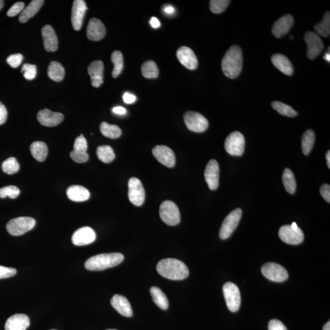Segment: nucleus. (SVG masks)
Instances as JSON below:
<instances>
[{
	"label": "nucleus",
	"instance_id": "obj_16",
	"mask_svg": "<svg viewBox=\"0 0 330 330\" xmlns=\"http://www.w3.org/2000/svg\"><path fill=\"white\" fill-rule=\"evenodd\" d=\"M96 238L95 231L90 227L85 226L76 230L72 235V241L76 246H85L94 242Z\"/></svg>",
	"mask_w": 330,
	"mask_h": 330
},
{
	"label": "nucleus",
	"instance_id": "obj_36",
	"mask_svg": "<svg viewBox=\"0 0 330 330\" xmlns=\"http://www.w3.org/2000/svg\"><path fill=\"white\" fill-rule=\"evenodd\" d=\"M97 155L100 160L105 163H110L115 158L113 148L110 146L103 145L97 149Z\"/></svg>",
	"mask_w": 330,
	"mask_h": 330
},
{
	"label": "nucleus",
	"instance_id": "obj_39",
	"mask_svg": "<svg viewBox=\"0 0 330 330\" xmlns=\"http://www.w3.org/2000/svg\"><path fill=\"white\" fill-rule=\"evenodd\" d=\"M272 106L273 109L278 111L279 114L287 117H295L297 116L298 113L294 110L291 106L284 104V103L275 101L272 102Z\"/></svg>",
	"mask_w": 330,
	"mask_h": 330
},
{
	"label": "nucleus",
	"instance_id": "obj_57",
	"mask_svg": "<svg viewBox=\"0 0 330 330\" xmlns=\"http://www.w3.org/2000/svg\"><path fill=\"white\" fill-rule=\"evenodd\" d=\"M323 58H324V59H325V60L326 61H328V63H329V61H330L329 49V51H328V52L326 53V54H325V55H324Z\"/></svg>",
	"mask_w": 330,
	"mask_h": 330
},
{
	"label": "nucleus",
	"instance_id": "obj_46",
	"mask_svg": "<svg viewBox=\"0 0 330 330\" xmlns=\"http://www.w3.org/2000/svg\"><path fill=\"white\" fill-rule=\"evenodd\" d=\"M70 157L76 163H84L89 159V155L87 152L80 153L72 151L70 153Z\"/></svg>",
	"mask_w": 330,
	"mask_h": 330
},
{
	"label": "nucleus",
	"instance_id": "obj_61",
	"mask_svg": "<svg viewBox=\"0 0 330 330\" xmlns=\"http://www.w3.org/2000/svg\"><path fill=\"white\" fill-rule=\"evenodd\" d=\"M107 330H117V329H107Z\"/></svg>",
	"mask_w": 330,
	"mask_h": 330
},
{
	"label": "nucleus",
	"instance_id": "obj_35",
	"mask_svg": "<svg viewBox=\"0 0 330 330\" xmlns=\"http://www.w3.org/2000/svg\"><path fill=\"white\" fill-rule=\"evenodd\" d=\"M315 142V134L311 129L308 130L303 135L302 140V148L303 154L306 155L309 154Z\"/></svg>",
	"mask_w": 330,
	"mask_h": 330
},
{
	"label": "nucleus",
	"instance_id": "obj_3",
	"mask_svg": "<svg viewBox=\"0 0 330 330\" xmlns=\"http://www.w3.org/2000/svg\"><path fill=\"white\" fill-rule=\"evenodd\" d=\"M123 259V255L119 253L97 255L88 259L85 266L88 270L101 271L117 266Z\"/></svg>",
	"mask_w": 330,
	"mask_h": 330
},
{
	"label": "nucleus",
	"instance_id": "obj_2",
	"mask_svg": "<svg viewBox=\"0 0 330 330\" xmlns=\"http://www.w3.org/2000/svg\"><path fill=\"white\" fill-rule=\"evenodd\" d=\"M243 66V54L240 47L232 46L226 53L222 62V68L227 77L234 79L239 75Z\"/></svg>",
	"mask_w": 330,
	"mask_h": 330
},
{
	"label": "nucleus",
	"instance_id": "obj_55",
	"mask_svg": "<svg viewBox=\"0 0 330 330\" xmlns=\"http://www.w3.org/2000/svg\"><path fill=\"white\" fill-rule=\"evenodd\" d=\"M164 11L165 13L168 14H172L175 13V10L172 6H168L164 9Z\"/></svg>",
	"mask_w": 330,
	"mask_h": 330
},
{
	"label": "nucleus",
	"instance_id": "obj_15",
	"mask_svg": "<svg viewBox=\"0 0 330 330\" xmlns=\"http://www.w3.org/2000/svg\"><path fill=\"white\" fill-rule=\"evenodd\" d=\"M204 177L209 188L212 190L217 189L219 185L220 167L218 162L212 159L205 167Z\"/></svg>",
	"mask_w": 330,
	"mask_h": 330
},
{
	"label": "nucleus",
	"instance_id": "obj_25",
	"mask_svg": "<svg viewBox=\"0 0 330 330\" xmlns=\"http://www.w3.org/2000/svg\"><path fill=\"white\" fill-rule=\"evenodd\" d=\"M111 304L120 314L125 317H132L133 315L132 306L128 299L119 294L114 295L111 300Z\"/></svg>",
	"mask_w": 330,
	"mask_h": 330
},
{
	"label": "nucleus",
	"instance_id": "obj_56",
	"mask_svg": "<svg viewBox=\"0 0 330 330\" xmlns=\"http://www.w3.org/2000/svg\"><path fill=\"white\" fill-rule=\"evenodd\" d=\"M326 158L327 160V165H328L329 169H330V151H328L326 153Z\"/></svg>",
	"mask_w": 330,
	"mask_h": 330
},
{
	"label": "nucleus",
	"instance_id": "obj_4",
	"mask_svg": "<svg viewBox=\"0 0 330 330\" xmlns=\"http://www.w3.org/2000/svg\"><path fill=\"white\" fill-rule=\"evenodd\" d=\"M36 225V221L31 217H22L11 220L7 225L9 233L14 236H19L30 231Z\"/></svg>",
	"mask_w": 330,
	"mask_h": 330
},
{
	"label": "nucleus",
	"instance_id": "obj_28",
	"mask_svg": "<svg viewBox=\"0 0 330 330\" xmlns=\"http://www.w3.org/2000/svg\"><path fill=\"white\" fill-rule=\"evenodd\" d=\"M44 1L43 0H33L31 2L27 7L24 8L19 17V22L20 23H25L32 17L35 16L38 11L40 10L43 5Z\"/></svg>",
	"mask_w": 330,
	"mask_h": 330
},
{
	"label": "nucleus",
	"instance_id": "obj_48",
	"mask_svg": "<svg viewBox=\"0 0 330 330\" xmlns=\"http://www.w3.org/2000/svg\"><path fill=\"white\" fill-rule=\"evenodd\" d=\"M17 273V270L14 268L0 266V279L10 278Z\"/></svg>",
	"mask_w": 330,
	"mask_h": 330
},
{
	"label": "nucleus",
	"instance_id": "obj_60",
	"mask_svg": "<svg viewBox=\"0 0 330 330\" xmlns=\"http://www.w3.org/2000/svg\"><path fill=\"white\" fill-rule=\"evenodd\" d=\"M294 39L293 36H291V39Z\"/></svg>",
	"mask_w": 330,
	"mask_h": 330
},
{
	"label": "nucleus",
	"instance_id": "obj_58",
	"mask_svg": "<svg viewBox=\"0 0 330 330\" xmlns=\"http://www.w3.org/2000/svg\"><path fill=\"white\" fill-rule=\"evenodd\" d=\"M323 330H330V322L328 321L325 325H324Z\"/></svg>",
	"mask_w": 330,
	"mask_h": 330
},
{
	"label": "nucleus",
	"instance_id": "obj_24",
	"mask_svg": "<svg viewBox=\"0 0 330 330\" xmlns=\"http://www.w3.org/2000/svg\"><path fill=\"white\" fill-rule=\"evenodd\" d=\"M30 324L25 314H16L11 316L5 323V330H26Z\"/></svg>",
	"mask_w": 330,
	"mask_h": 330
},
{
	"label": "nucleus",
	"instance_id": "obj_31",
	"mask_svg": "<svg viewBox=\"0 0 330 330\" xmlns=\"http://www.w3.org/2000/svg\"><path fill=\"white\" fill-rule=\"evenodd\" d=\"M47 73L52 80L60 82L64 78L65 70L61 63L57 61H52L49 65Z\"/></svg>",
	"mask_w": 330,
	"mask_h": 330
},
{
	"label": "nucleus",
	"instance_id": "obj_47",
	"mask_svg": "<svg viewBox=\"0 0 330 330\" xmlns=\"http://www.w3.org/2000/svg\"><path fill=\"white\" fill-rule=\"evenodd\" d=\"M23 55L20 54L10 55L7 58V63L13 68L18 67L23 61Z\"/></svg>",
	"mask_w": 330,
	"mask_h": 330
},
{
	"label": "nucleus",
	"instance_id": "obj_23",
	"mask_svg": "<svg viewBox=\"0 0 330 330\" xmlns=\"http://www.w3.org/2000/svg\"><path fill=\"white\" fill-rule=\"evenodd\" d=\"M294 24V18L291 14H286L274 23L272 31L274 36L280 38L285 36Z\"/></svg>",
	"mask_w": 330,
	"mask_h": 330
},
{
	"label": "nucleus",
	"instance_id": "obj_5",
	"mask_svg": "<svg viewBox=\"0 0 330 330\" xmlns=\"http://www.w3.org/2000/svg\"><path fill=\"white\" fill-rule=\"evenodd\" d=\"M160 217L164 223L170 226H176L181 222V214L175 202L165 201L160 206Z\"/></svg>",
	"mask_w": 330,
	"mask_h": 330
},
{
	"label": "nucleus",
	"instance_id": "obj_30",
	"mask_svg": "<svg viewBox=\"0 0 330 330\" xmlns=\"http://www.w3.org/2000/svg\"><path fill=\"white\" fill-rule=\"evenodd\" d=\"M153 301L159 308L166 310L169 307V302L166 295L164 294L160 288L153 286L150 290Z\"/></svg>",
	"mask_w": 330,
	"mask_h": 330
},
{
	"label": "nucleus",
	"instance_id": "obj_53",
	"mask_svg": "<svg viewBox=\"0 0 330 330\" xmlns=\"http://www.w3.org/2000/svg\"><path fill=\"white\" fill-rule=\"evenodd\" d=\"M150 25L154 28H158L161 25L160 21H159L157 17H152L151 20H150Z\"/></svg>",
	"mask_w": 330,
	"mask_h": 330
},
{
	"label": "nucleus",
	"instance_id": "obj_11",
	"mask_svg": "<svg viewBox=\"0 0 330 330\" xmlns=\"http://www.w3.org/2000/svg\"><path fill=\"white\" fill-rule=\"evenodd\" d=\"M184 122L190 131L201 133L208 129L209 122L201 114L194 111H188L184 114Z\"/></svg>",
	"mask_w": 330,
	"mask_h": 330
},
{
	"label": "nucleus",
	"instance_id": "obj_32",
	"mask_svg": "<svg viewBox=\"0 0 330 330\" xmlns=\"http://www.w3.org/2000/svg\"><path fill=\"white\" fill-rule=\"evenodd\" d=\"M315 32L318 35L323 37H327L330 34V13L326 12L324 14L322 21L317 23L314 26Z\"/></svg>",
	"mask_w": 330,
	"mask_h": 330
},
{
	"label": "nucleus",
	"instance_id": "obj_51",
	"mask_svg": "<svg viewBox=\"0 0 330 330\" xmlns=\"http://www.w3.org/2000/svg\"><path fill=\"white\" fill-rule=\"evenodd\" d=\"M8 118V111L5 106L0 102V125H4Z\"/></svg>",
	"mask_w": 330,
	"mask_h": 330
},
{
	"label": "nucleus",
	"instance_id": "obj_13",
	"mask_svg": "<svg viewBox=\"0 0 330 330\" xmlns=\"http://www.w3.org/2000/svg\"><path fill=\"white\" fill-rule=\"evenodd\" d=\"M305 40L307 45V56L314 60L320 54L323 49V43L319 36L315 32L308 31L305 34Z\"/></svg>",
	"mask_w": 330,
	"mask_h": 330
},
{
	"label": "nucleus",
	"instance_id": "obj_14",
	"mask_svg": "<svg viewBox=\"0 0 330 330\" xmlns=\"http://www.w3.org/2000/svg\"><path fill=\"white\" fill-rule=\"evenodd\" d=\"M152 154L157 160L164 166L173 168L176 164L175 153L170 147L163 146H156L152 149Z\"/></svg>",
	"mask_w": 330,
	"mask_h": 330
},
{
	"label": "nucleus",
	"instance_id": "obj_40",
	"mask_svg": "<svg viewBox=\"0 0 330 330\" xmlns=\"http://www.w3.org/2000/svg\"><path fill=\"white\" fill-rule=\"evenodd\" d=\"M2 168L4 172L8 175H14L19 172L20 164L16 158L10 157L3 162Z\"/></svg>",
	"mask_w": 330,
	"mask_h": 330
},
{
	"label": "nucleus",
	"instance_id": "obj_6",
	"mask_svg": "<svg viewBox=\"0 0 330 330\" xmlns=\"http://www.w3.org/2000/svg\"><path fill=\"white\" fill-rule=\"evenodd\" d=\"M279 236L284 242L290 244H299L304 240V234L296 223L291 225L282 226L279 231Z\"/></svg>",
	"mask_w": 330,
	"mask_h": 330
},
{
	"label": "nucleus",
	"instance_id": "obj_18",
	"mask_svg": "<svg viewBox=\"0 0 330 330\" xmlns=\"http://www.w3.org/2000/svg\"><path fill=\"white\" fill-rule=\"evenodd\" d=\"M177 58L186 68L195 70L197 67V60L195 54L189 47H181L177 52Z\"/></svg>",
	"mask_w": 330,
	"mask_h": 330
},
{
	"label": "nucleus",
	"instance_id": "obj_49",
	"mask_svg": "<svg viewBox=\"0 0 330 330\" xmlns=\"http://www.w3.org/2000/svg\"><path fill=\"white\" fill-rule=\"evenodd\" d=\"M269 330H287L286 326L281 321L273 319L270 321Z\"/></svg>",
	"mask_w": 330,
	"mask_h": 330
},
{
	"label": "nucleus",
	"instance_id": "obj_50",
	"mask_svg": "<svg viewBox=\"0 0 330 330\" xmlns=\"http://www.w3.org/2000/svg\"><path fill=\"white\" fill-rule=\"evenodd\" d=\"M320 192L323 198L326 202H330V186L329 184H325L320 187Z\"/></svg>",
	"mask_w": 330,
	"mask_h": 330
},
{
	"label": "nucleus",
	"instance_id": "obj_20",
	"mask_svg": "<svg viewBox=\"0 0 330 330\" xmlns=\"http://www.w3.org/2000/svg\"><path fill=\"white\" fill-rule=\"evenodd\" d=\"M87 34L88 39L91 40H101L106 34V28L104 23L98 19H91L88 23Z\"/></svg>",
	"mask_w": 330,
	"mask_h": 330
},
{
	"label": "nucleus",
	"instance_id": "obj_10",
	"mask_svg": "<svg viewBox=\"0 0 330 330\" xmlns=\"http://www.w3.org/2000/svg\"><path fill=\"white\" fill-rule=\"evenodd\" d=\"M245 140L242 134L239 132H232L226 138L225 148L229 154L240 156L243 154Z\"/></svg>",
	"mask_w": 330,
	"mask_h": 330
},
{
	"label": "nucleus",
	"instance_id": "obj_38",
	"mask_svg": "<svg viewBox=\"0 0 330 330\" xmlns=\"http://www.w3.org/2000/svg\"><path fill=\"white\" fill-rule=\"evenodd\" d=\"M111 61L114 64V69L112 75L113 78H117L122 72L123 67V60L122 53L119 51H114L111 55Z\"/></svg>",
	"mask_w": 330,
	"mask_h": 330
},
{
	"label": "nucleus",
	"instance_id": "obj_33",
	"mask_svg": "<svg viewBox=\"0 0 330 330\" xmlns=\"http://www.w3.org/2000/svg\"><path fill=\"white\" fill-rule=\"evenodd\" d=\"M100 131L104 137L116 139L122 134L121 130L116 125H109L107 122H103L100 126Z\"/></svg>",
	"mask_w": 330,
	"mask_h": 330
},
{
	"label": "nucleus",
	"instance_id": "obj_12",
	"mask_svg": "<svg viewBox=\"0 0 330 330\" xmlns=\"http://www.w3.org/2000/svg\"><path fill=\"white\" fill-rule=\"evenodd\" d=\"M129 199L132 204L137 206L143 204L145 200V191L139 179L132 178L129 181Z\"/></svg>",
	"mask_w": 330,
	"mask_h": 330
},
{
	"label": "nucleus",
	"instance_id": "obj_52",
	"mask_svg": "<svg viewBox=\"0 0 330 330\" xmlns=\"http://www.w3.org/2000/svg\"><path fill=\"white\" fill-rule=\"evenodd\" d=\"M123 100L126 104H131L136 101L137 97L134 94L126 93L123 94Z\"/></svg>",
	"mask_w": 330,
	"mask_h": 330
},
{
	"label": "nucleus",
	"instance_id": "obj_37",
	"mask_svg": "<svg viewBox=\"0 0 330 330\" xmlns=\"http://www.w3.org/2000/svg\"><path fill=\"white\" fill-rule=\"evenodd\" d=\"M141 72L144 77L147 78H157L159 74V70L157 64L154 61H147L141 66Z\"/></svg>",
	"mask_w": 330,
	"mask_h": 330
},
{
	"label": "nucleus",
	"instance_id": "obj_29",
	"mask_svg": "<svg viewBox=\"0 0 330 330\" xmlns=\"http://www.w3.org/2000/svg\"><path fill=\"white\" fill-rule=\"evenodd\" d=\"M30 151L33 157L38 161H44L48 154V147L43 141H36L30 146Z\"/></svg>",
	"mask_w": 330,
	"mask_h": 330
},
{
	"label": "nucleus",
	"instance_id": "obj_22",
	"mask_svg": "<svg viewBox=\"0 0 330 330\" xmlns=\"http://www.w3.org/2000/svg\"><path fill=\"white\" fill-rule=\"evenodd\" d=\"M41 34H42L46 51L49 52H54L57 51L58 40L52 26L49 25L44 26L41 30Z\"/></svg>",
	"mask_w": 330,
	"mask_h": 330
},
{
	"label": "nucleus",
	"instance_id": "obj_45",
	"mask_svg": "<svg viewBox=\"0 0 330 330\" xmlns=\"http://www.w3.org/2000/svg\"><path fill=\"white\" fill-rule=\"evenodd\" d=\"M24 3H16V4L12 6L10 10L7 12V16L10 17L16 16L17 15L21 13L22 11L24 10Z\"/></svg>",
	"mask_w": 330,
	"mask_h": 330
},
{
	"label": "nucleus",
	"instance_id": "obj_7",
	"mask_svg": "<svg viewBox=\"0 0 330 330\" xmlns=\"http://www.w3.org/2000/svg\"><path fill=\"white\" fill-rule=\"evenodd\" d=\"M223 291L228 309L231 312H237L241 305L239 288L234 283L228 282L223 285Z\"/></svg>",
	"mask_w": 330,
	"mask_h": 330
},
{
	"label": "nucleus",
	"instance_id": "obj_19",
	"mask_svg": "<svg viewBox=\"0 0 330 330\" xmlns=\"http://www.w3.org/2000/svg\"><path fill=\"white\" fill-rule=\"evenodd\" d=\"M37 117L40 125L46 127L57 126L64 119L63 114L53 112L49 109H44L39 111Z\"/></svg>",
	"mask_w": 330,
	"mask_h": 330
},
{
	"label": "nucleus",
	"instance_id": "obj_1",
	"mask_svg": "<svg viewBox=\"0 0 330 330\" xmlns=\"http://www.w3.org/2000/svg\"><path fill=\"white\" fill-rule=\"evenodd\" d=\"M157 270L161 276L172 280H183L189 275V270L183 262L178 259H162L157 265Z\"/></svg>",
	"mask_w": 330,
	"mask_h": 330
},
{
	"label": "nucleus",
	"instance_id": "obj_62",
	"mask_svg": "<svg viewBox=\"0 0 330 330\" xmlns=\"http://www.w3.org/2000/svg\"><path fill=\"white\" fill-rule=\"evenodd\" d=\"M51 330H57V329H51Z\"/></svg>",
	"mask_w": 330,
	"mask_h": 330
},
{
	"label": "nucleus",
	"instance_id": "obj_43",
	"mask_svg": "<svg viewBox=\"0 0 330 330\" xmlns=\"http://www.w3.org/2000/svg\"><path fill=\"white\" fill-rule=\"evenodd\" d=\"M22 73L24 77L28 80L36 78L37 74V67L36 65L30 64H25L22 68Z\"/></svg>",
	"mask_w": 330,
	"mask_h": 330
},
{
	"label": "nucleus",
	"instance_id": "obj_8",
	"mask_svg": "<svg viewBox=\"0 0 330 330\" xmlns=\"http://www.w3.org/2000/svg\"><path fill=\"white\" fill-rule=\"evenodd\" d=\"M242 211L238 208L230 213L225 218L221 226L220 237L223 240L227 239L233 233L239 223Z\"/></svg>",
	"mask_w": 330,
	"mask_h": 330
},
{
	"label": "nucleus",
	"instance_id": "obj_27",
	"mask_svg": "<svg viewBox=\"0 0 330 330\" xmlns=\"http://www.w3.org/2000/svg\"><path fill=\"white\" fill-rule=\"evenodd\" d=\"M272 63L277 69L287 75H293L294 67L293 64L287 57L282 54H275L272 56Z\"/></svg>",
	"mask_w": 330,
	"mask_h": 330
},
{
	"label": "nucleus",
	"instance_id": "obj_34",
	"mask_svg": "<svg viewBox=\"0 0 330 330\" xmlns=\"http://www.w3.org/2000/svg\"><path fill=\"white\" fill-rule=\"evenodd\" d=\"M282 182L285 190L288 193L294 194L297 188L296 178L294 173L290 169H285L282 175Z\"/></svg>",
	"mask_w": 330,
	"mask_h": 330
},
{
	"label": "nucleus",
	"instance_id": "obj_9",
	"mask_svg": "<svg viewBox=\"0 0 330 330\" xmlns=\"http://www.w3.org/2000/svg\"><path fill=\"white\" fill-rule=\"evenodd\" d=\"M262 273L270 281L277 282H284L288 277L285 268L274 262H268L262 267Z\"/></svg>",
	"mask_w": 330,
	"mask_h": 330
},
{
	"label": "nucleus",
	"instance_id": "obj_59",
	"mask_svg": "<svg viewBox=\"0 0 330 330\" xmlns=\"http://www.w3.org/2000/svg\"><path fill=\"white\" fill-rule=\"evenodd\" d=\"M4 1H2V0H0V11L2 10V9L4 8Z\"/></svg>",
	"mask_w": 330,
	"mask_h": 330
},
{
	"label": "nucleus",
	"instance_id": "obj_26",
	"mask_svg": "<svg viewBox=\"0 0 330 330\" xmlns=\"http://www.w3.org/2000/svg\"><path fill=\"white\" fill-rule=\"evenodd\" d=\"M67 195L70 200L75 202H84L89 199L90 191L80 185H72L67 190Z\"/></svg>",
	"mask_w": 330,
	"mask_h": 330
},
{
	"label": "nucleus",
	"instance_id": "obj_41",
	"mask_svg": "<svg viewBox=\"0 0 330 330\" xmlns=\"http://www.w3.org/2000/svg\"><path fill=\"white\" fill-rule=\"evenodd\" d=\"M230 1L228 0H211L209 4L210 10L214 14H220L226 10Z\"/></svg>",
	"mask_w": 330,
	"mask_h": 330
},
{
	"label": "nucleus",
	"instance_id": "obj_17",
	"mask_svg": "<svg viewBox=\"0 0 330 330\" xmlns=\"http://www.w3.org/2000/svg\"><path fill=\"white\" fill-rule=\"evenodd\" d=\"M87 9L86 3L84 0H75L73 2L71 21L75 30L79 31L81 28Z\"/></svg>",
	"mask_w": 330,
	"mask_h": 330
},
{
	"label": "nucleus",
	"instance_id": "obj_21",
	"mask_svg": "<svg viewBox=\"0 0 330 330\" xmlns=\"http://www.w3.org/2000/svg\"><path fill=\"white\" fill-rule=\"evenodd\" d=\"M104 63L102 61H94L90 64L88 72L94 87L99 88L104 82Z\"/></svg>",
	"mask_w": 330,
	"mask_h": 330
},
{
	"label": "nucleus",
	"instance_id": "obj_44",
	"mask_svg": "<svg viewBox=\"0 0 330 330\" xmlns=\"http://www.w3.org/2000/svg\"><path fill=\"white\" fill-rule=\"evenodd\" d=\"M73 148H74L73 151L77 152H87V141L86 138L84 137V135H81L80 136H79L76 138L75 140L74 145H73Z\"/></svg>",
	"mask_w": 330,
	"mask_h": 330
},
{
	"label": "nucleus",
	"instance_id": "obj_42",
	"mask_svg": "<svg viewBox=\"0 0 330 330\" xmlns=\"http://www.w3.org/2000/svg\"><path fill=\"white\" fill-rule=\"evenodd\" d=\"M20 193L19 188L13 185L0 188V197L5 198L10 197L11 199H15L18 197Z\"/></svg>",
	"mask_w": 330,
	"mask_h": 330
},
{
	"label": "nucleus",
	"instance_id": "obj_54",
	"mask_svg": "<svg viewBox=\"0 0 330 330\" xmlns=\"http://www.w3.org/2000/svg\"><path fill=\"white\" fill-rule=\"evenodd\" d=\"M113 113L117 114L123 115L127 113L126 108L122 107H116L113 108Z\"/></svg>",
	"mask_w": 330,
	"mask_h": 330
}]
</instances>
